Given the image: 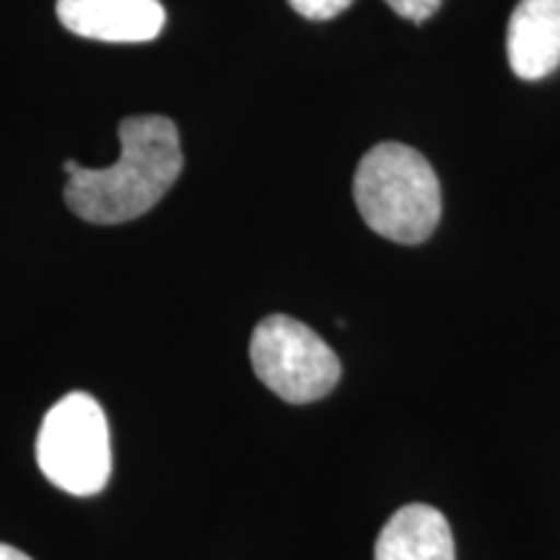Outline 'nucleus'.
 I'll return each mask as SVG.
<instances>
[{
  "mask_svg": "<svg viewBox=\"0 0 560 560\" xmlns=\"http://www.w3.org/2000/svg\"><path fill=\"white\" fill-rule=\"evenodd\" d=\"M42 475L70 495H96L112 472L109 425L89 392H70L52 405L37 433Z\"/></svg>",
  "mask_w": 560,
  "mask_h": 560,
  "instance_id": "3",
  "label": "nucleus"
},
{
  "mask_svg": "<svg viewBox=\"0 0 560 560\" xmlns=\"http://www.w3.org/2000/svg\"><path fill=\"white\" fill-rule=\"evenodd\" d=\"M384 3H387L395 13H400L402 19L418 21L420 24V21L431 19L433 13L439 11L441 0H384Z\"/></svg>",
  "mask_w": 560,
  "mask_h": 560,
  "instance_id": "9",
  "label": "nucleus"
},
{
  "mask_svg": "<svg viewBox=\"0 0 560 560\" xmlns=\"http://www.w3.org/2000/svg\"><path fill=\"white\" fill-rule=\"evenodd\" d=\"M55 9L68 32L115 45L151 42L166 26L159 0H58Z\"/></svg>",
  "mask_w": 560,
  "mask_h": 560,
  "instance_id": "5",
  "label": "nucleus"
},
{
  "mask_svg": "<svg viewBox=\"0 0 560 560\" xmlns=\"http://www.w3.org/2000/svg\"><path fill=\"white\" fill-rule=\"evenodd\" d=\"M289 3L299 16L312 21H327L340 16L342 11H348L353 5V0H289Z\"/></svg>",
  "mask_w": 560,
  "mask_h": 560,
  "instance_id": "8",
  "label": "nucleus"
},
{
  "mask_svg": "<svg viewBox=\"0 0 560 560\" xmlns=\"http://www.w3.org/2000/svg\"><path fill=\"white\" fill-rule=\"evenodd\" d=\"M120 159L107 170H89L68 159L66 202L89 223L115 226L156 206L185 166L179 130L164 115H136L120 122Z\"/></svg>",
  "mask_w": 560,
  "mask_h": 560,
  "instance_id": "1",
  "label": "nucleus"
},
{
  "mask_svg": "<svg viewBox=\"0 0 560 560\" xmlns=\"http://www.w3.org/2000/svg\"><path fill=\"white\" fill-rule=\"evenodd\" d=\"M353 198L371 231L397 244H420L441 219V185L423 153L405 143L374 145L361 159Z\"/></svg>",
  "mask_w": 560,
  "mask_h": 560,
  "instance_id": "2",
  "label": "nucleus"
},
{
  "mask_svg": "<svg viewBox=\"0 0 560 560\" xmlns=\"http://www.w3.org/2000/svg\"><path fill=\"white\" fill-rule=\"evenodd\" d=\"M509 66L524 81H540L560 66V0H520L506 32Z\"/></svg>",
  "mask_w": 560,
  "mask_h": 560,
  "instance_id": "6",
  "label": "nucleus"
},
{
  "mask_svg": "<svg viewBox=\"0 0 560 560\" xmlns=\"http://www.w3.org/2000/svg\"><path fill=\"white\" fill-rule=\"evenodd\" d=\"M0 560H32L26 552H21L19 548H11V545L0 542Z\"/></svg>",
  "mask_w": 560,
  "mask_h": 560,
  "instance_id": "10",
  "label": "nucleus"
},
{
  "mask_svg": "<svg viewBox=\"0 0 560 560\" xmlns=\"http://www.w3.org/2000/svg\"><path fill=\"white\" fill-rule=\"evenodd\" d=\"M374 560H454L450 522L425 503L402 506L380 532Z\"/></svg>",
  "mask_w": 560,
  "mask_h": 560,
  "instance_id": "7",
  "label": "nucleus"
},
{
  "mask_svg": "<svg viewBox=\"0 0 560 560\" xmlns=\"http://www.w3.org/2000/svg\"><path fill=\"white\" fill-rule=\"evenodd\" d=\"M249 359L265 387L291 405L322 400L340 382L335 350L312 327L285 314H270L255 327Z\"/></svg>",
  "mask_w": 560,
  "mask_h": 560,
  "instance_id": "4",
  "label": "nucleus"
}]
</instances>
